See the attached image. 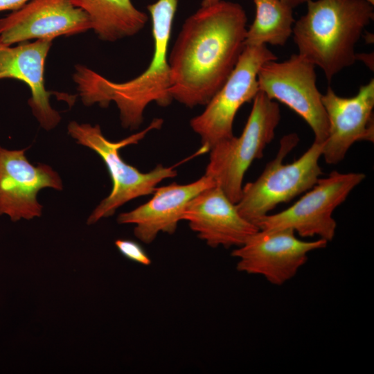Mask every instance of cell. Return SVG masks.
I'll return each mask as SVG.
<instances>
[{
  "label": "cell",
  "instance_id": "cell-1",
  "mask_svg": "<svg viewBox=\"0 0 374 374\" xmlns=\"http://www.w3.org/2000/svg\"><path fill=\"white\" fill-rule=\"evenodd\" d=\"M247 21L240 4L222 0L186 19L168 57L172 99L188 107L209 102L244 48Z\"/></svg>",
  "mask_w": 374,
  "mask_h": 374
},
{
  "label": "cell",
  "instance_id": "cell-2",
  "mask_svg": "<svg viewBox=\"0 0 374 374\" xmlns=\"http://www.w3.org/2000/svg\"><path fill=\"white\" fill-rule=\"evenodd\" d=\"M177 4L178 0H157L147 6L152 21L154 52L148 68L136 78L116 82L86 66H75L73 79L84 105L98 104L105 108L114 102L122 126L136 130L143 123L144 110L150 103L163 107L170 104L172 98L168 53Z\"/></svg>",
  "mask_w": 374,
  "mask_h": 374
},
{
  "label": "cell",
  "instance_id": "cell-3",
  "mask_svg": "<svg viewBox=\"0 0 374 374\" xmlns=\"http://www.w3.org/2000/svg\"><path fill=\"white\" fill-rule=\"evenodd\" d=\"M305 15L294 22L299 54L320 67L328 82L357 60L355 44L373 19L366 0H308Z\"/></svg>",
  "mask_w": 374,
  "mask_h": 374
},
{
  "label": "cell",
  "instance_id": "cell-4",
  "mask_svg": "<svg viewBox=\"0 0 374 374\" xmlns=\"http://www.w3.org/2000/svg\"><path fill=\"white\" fill-rule=\"evenodd\" d=\"M163 120L157 118L143 131L134 134L119 141L113 142L103 134L98 125L80 124L71 121L68 125V134L76 143L84 145L98 154L109 173L112 188L109 195L103 199L91 213L87 224H92L103 217L114 215L118 208L127 202L141 196L151 195L162 180L177 176L174 166L157 165L148 172H141L136 168L127 163L120 155V150L132 144H136L147 133L159 129Z\"/></svg>",
  "mask_w": 374,
  "mask_h": 374
},
{
  "label": "cell",
  "instance_id": "cell-5",
  "mask_svg": "<svg viewBox=\"0 0 374 374\" xmlns=\"http://www.w3.org/2000/svg\"><path fill=\"white\" fill-rule=\"evenodd\" d=\"M299 141L296 133L282 137L274 159L255 181L243 186L235 206L239 213L249 222L256 225L278 204L290 202L310 190L323 174L319 166L323 143L314 141L296 160L283 163Z\"/></svg>",
  "mask_w": 374,
  "mask_h": 374
},
{
  "label": "cell",
  "instance_id": "cell-6",
  "mask_svg": "<svg viewBox=\"0 0 374 374\" xmlns=\"http://www.w3.org/2000/svg\"><path fill=\"white\" fill-rule=\"evenodd\" d=\"M242 134L222 141L209 151L205 175L209 177L234 204L240 198L245 172L262 157L275 136L280 120L278 104L258 91Z\"/></svg>",
  "mask_w": 374,
  "mask_h": 374
},
{
  "label": "cell",
  "instance_id": "cell-7",
  "mask_svg": "<svg viewBox=\"0 0 374 374\" xmlns=\"http://www.w3.org/2000/svg\"><path fill=\"white\" fill-rule=\"evenodd\" d=\"M275 60L277 57L265 45L244 46L224 84L204 111L190 121V127L201 137L206 151L234 136L233 125L238 111L259 91L258 73L261 66Z\"/></svg>",
  "mask_w": 374,
  "mask_h": 374
},
{
  "label": "cell",
  "instance_id": "cell-8",
  "mask_svg": "<svg viewBox=\"0 0 374 374\" xmlns=\"http://www.w3.org/2000/svg\"><path fill=\"white\" fill-rule=\"evenodd\" d=\"M366 178L361 172L332 171L317 182L293 205L268 214L256 224L259 229H291L302 238L317 236L328 242L335 235L334 211Z\"/></svg>",
  "mask_w": 374,
  "mask_h": 374
},
{
  "label": "cell",
  "instance_id": "cell-9",
  "mask_svg": "<svg viewBox=\"0 0 374 374\" xmlns=\"http://www.w3.org/2000/svg\"><path fill=\"white\" fill-rule=\"evenodd\" d=\"M276 60L261 66L259 91L294 111L312 129L314 141L323 143L328 136V121L316 84L315 65L299 53L283 62Z\"/></svg>",
  "mask_w": 374,
  "mask_h": 374
},
{
  "label": "cell",
  "instance_id": "cell-10",
  "mask_svg": "<svg viewBox=\"0 0 374 374\" xmlns=\"http://www.w3.org/2000/svg\"><path fill=\"white\" fill-rule=\"evenodd\" d=\"M323 239L305 241L291 229H258L231 252L238 271L260 275L270 283L282 285L295 276L311 251L323 249Z\"/></svg>",
  "mask_w": 374,
  "mask_h": 374
},
{
  "label": "cell",
  "instance_id": "cell-11",
  "mask_svg": "<svg viewBox=\"0 0 374 374\" xmlns=\"http://www.w3.org/2000/svg\"><path fill=\"white\" fill-rule=\"evenodd\" d=\"M26 150L0 146V215H8L12 222L41 216L43 206L37 199L40 190L63 189L58 173L48 165L30 163Z\"/></svg>",
  "mask_w": 374,
  "mask_h": 374
},
{
  "label": "cell",
  "instance_id": "cell-12",
  "mask_svg": "<svg viewBox=\"0 0 374 374\" xmlns=\"http://www.w3.org/2000/svg\"><path fill=\"white\" fill-rule=\"evenodd\" d=\"M89 29L87 15L71 0H30L0 19V42L11 46L33 39L53 41Z\"/></svg>",
  "mask_w": 374,
  "mask_h": 374
},
{
  "label": "cell",
  "instance_id": "cell-13",
  "mask_svg": "<svg viewBox=\"0 0 374 374\" xmlns=\"http://www.w3.org/2000/svg\"><path fill=\"white\" fill-rule=\"evenodd\" d=\"M328 121V133L323 143L322 157L326 163L344 160L350 147L359 141H374V80L362 85L357 93L341 97L330 87L322 94Z\"/></svg>",
  "mask_w": 374,
  "mask_h": 374
},
{
  "label": "cell",
  "instance_id": "cell-14",
  "mask_svg": "<svg viewBox=\"0 0 374 374\" xmlns=\"http://www.w3.org/2000/svg\"><path fill=\"white\" fill-rule=\"evenodd\" d=\"M181 220L211 247H240L259 229L239 213L235 204L215 184L188 203Z\"/></svg>",
  "mask_w": 374,
  "mask_h": 374
},
{
  "label": "cell",
  "instance_id": "cell-15",
  "mask_svg": "<svg viewBox=\"0 0 374 374\" xmlns=\"http://www.w3.org/2000/svg\"><path fill=\"white\" fill-rule=\"evenodd\" d=\"M52 41L38 39L21 42L16 46L0 42V80L13 78L24 82L31 96L28 103L40 126L46 130L55 127L61 120L50 105L54 93L45 88L44 65Z\"/></svg>",
  "mask_w": 374,
  "mask_h": 374
},
{
  "label": "cell",
  "instance_id": "cell-16",
  "mask_svg": "<svg viewBox=\"0 0 374 374\" xmlns=\"http://www.w3.org/2000/svg\"><path fill=\"white\" fill-rule=\"evenodd\" d=\"M215 183L204 175L188 184L173 183L156 188L152 197L146 203L119 214V224H133L134 235L141 242L150 244L159 233L175 232L188 203L202 190Z\"/></svg>",
  "mask_w": 374,
  "mask_h": 374
},
{
  "label": "cell",
  "instance_id": "cell-17",
  "mask_svg": "<svg viewBox=\"0 0 374 374\" xmlns=\"http://www.w3.org/2000/svg\"><path fill=\"white\" fill-rule=\"evenodd\" d=\"M88 16L91 29L103 41L115 42L137 34L148 15L131 0H71Z\"/></svg>",
  "mask_w": 374,
  "mask_h": 374
},
{
  "label": "cell",
  "instance_id": "cell-18",
  "mask_svg": "<svg viewBox=\"0 0 374 374\" xmlns=\"http://www.w3.org/2000/svg\"><path fill=\"white\" fill-rule=\"evenodd\" d=\"M255 19L247 30L246 46L284 45L292 35L293 8L281 0H253Z\"/></svg>",
  "mask_w": 374,
  "mask_h": 374
},
{
  "label": "cell",
  "instance_id": "cell-19",
  "mask_svg": "<svg viewBox=\"0 0 374 374\" xmlns=\"http://www.w3.org/2000/svg\"><path fill=\"white\" fill-rule=\"evenodd\" d=\"M114 244L121 254L127 259L144 266L151 264V258L138 242L131 240L118 239Z\"/></svg>",
  "mask_w": 374,
  "mask_h": 374
},
{
  "label": "cell",
  "instance_id": "cell-20",
  "mask_svg": "<svg viewBox=\"0 0 374 374\" xmlns=\"http://www.w3.org/2000/svg\"><path fill=\"white\" fill-rule=\"evenodd\" d=\"M29 1L30 0H0V12L18 10Z\"/></svg>",
  "mask_w": 374,
  "mask_h": 374
},
{
  "label": "cell",
  "instance_id": "cell-21",
  "mask_svg": "<svg viewBox=\"0 0 374 374\" xmlns=\"http://www.w3.org/2000/svg\"><path fill=\"white\" fill-rule=\"evenodd\" d=\"M290 6H291L292 8L298 6L300 4H302L305 2H306L308 0H281Z\"/></svg>",
  "mask_w": 374,
  "mask_h": 374
},
{
  "label": "cell",
  "instance_id": "cell-22",
  "mask_svg": "<svg viewBox=\"0 0 374 374\" xmlns=\"http://www.w3.org/2000/svg\"><path fill=\"white\" fill-rule=\"evenodd\" d=\"M221 0H202L201 3V6L202 7L209 6L219 2Z\"/></svg>",
  "mask_w": 374,
  "mask_h": 374
},
{
  "label": "cell",
  "instance_id": "cell-23",
  "mask_svg": "<svg viewBox=\"0 0 374 374\" xmlns=\"http://www.w3.org/2000/svg\"><path fill=\"white\" fill-rule=\"evenodd\" d=\"M367 2H368L369 3H371V5H374V0H366Z\"/></svg>",
  "mask_w": 374,
  "mask_h": 374
}]
</instances>
